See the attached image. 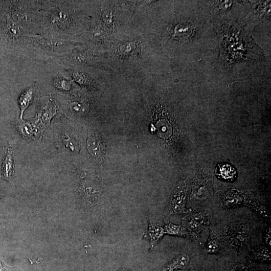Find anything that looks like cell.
Masks as SVG:
<instances>
[{
  "label": "cell",
  "instance_id": "5b68a950",
  "mask_svg": "<svg viewBox=\"0 0 271 271\" xmlns=\"http://www.w3.org/2000/svg\"><path fill=\"white\" fill-rule=\"evenodd\" d=\"M87 146L90 153L95 158H103L105 153V146L103 140L97 134L91 133L89 136Z\"/></svg>",
  "mask_w": 271,
  "mask_h": 271
},
{
  "label": "cell",
  "instance_id": "7402d4cb",
  "mask_svg": "<svg viewBox=\"0 0 271 271\" xmlns=\"http://www.w3.org/2000/svg\"><path fill=\"white\" fill-rule=\"evenodd\" d=\"M63 140L67 147L70 148L72 150H73L75 146L73 144L72 140L68 136V135H64Z\"/></svg>",
  "mask_w": 271,
  "mask_h": 271
},
{
  "label": "cell",
  "instance_id": "8fae6325",
  "mask_svg": "<svg viewBox=\"0 0 271 271\" xmlns=\"http://www.w3.org/2000/svg\"><path fill=\"white\" fill-rule=\"evenodd\" d=\"M34 92V89L32 88H29L23 91L19 97L18 102L21 110L19 120H23L24 113L33 100Z\"/></svg>",
  "mask_w": 271,
  "mask_h": 271
},
{
  "label": "cell",
  "instance_id": "ac0fdd59",
  "mask_svg": "<svg viewBox=\"0 0 271 271\" xmlns=\"http://www.w3.org/2000/svg\"><path fill=\"white\" fill-rule=\"evenodd\" d=\"M251 254L253 258L260 261H270L271 253L269 248L261 247L257 249L251 250Z\"/></svg>",
  "mask_w": 271,
  "mask_h": 271
},
{
  "label": "cell",
  "instance_id": "7c38bea8",
  "mask_svg": "<svg viewBox=\"0 0 271 271\" xmlns=\"http://www.w3.org/2000/svg\"><path fill=\"white\" fill-rule=\"evenodd\" d=\"M73 80L82 87L90 88L93 85V81L91 76L86 71L76 70L72 73Z\"/></svg>",
  "mask_w": 271,
  "mask_h": 271
},
{
  "label": "cell",
  "instance_id": "8992f818",
  "mask_svg": "<svg viewBox=\"0 0 271 271\" xmlns=\"http://www.w3.org/2000/svg\"><path fill=\"white\" fill-rule=\"evenodd\" d=\"M16 126L23 137L27 139L37 138L43 132V130L34 122H27L24 120H19Z\"/></svg>",
  "mask_w": 271,
  "mask_h": 271
},
{
  "label": "cell",
  "instance_id": "603a6c76",
  "mask_svg": "<svg viewBox=\"0 0 271 271\" xmlns=\"http://www.w3.org/2000/svg\"><path fill=\"white\" fill-rule=\"evenodd\" d=\"M271 228L270 226L268 228V229L267 230V233L265 236V241L266 244L268 245L270 247H271Z\"/></svg>",
  "mask_w": 271,
  "mask_h": 271
},
{
  "label": "cell",
  "instance_id": "9a60e30c",
  "mask_svg": "<svg viewBox=\"0 0 271 271\" xmlns=\"http://www.w3.org/2000/svg\"><path fill=\"white\" fill-rule=\"evenodd\" d=\"M204 250L207 254H218L220 253V248L219 242L214 232L210 230L207 241L204 247Z\"/></svg>",
  "mask_w": 271,
  "mask_h": 271
},
{
  "label": "cell",
  "instance_id": "2e32d148",
  "mask_svg": "<svg viewBox=\"0 0 271 271\" xmlns=\"http://www.w3.org/2000/svg\"><path fill=\"white\" fill-rule=\"evenodd\" d=\"M171 36L177 40L183 38L189 37L192 33L191 28L189 26L182 24H178L171 29Z\"/></svg>",
  "mask_w": 271,
  "mask_h": 271
},
{
  "label": "cell",
  "instance_id": "4fadbf2b",
  "mask_svg": "<svg viewBox=\"0 0 271 271\" xmlns=\"http://www.w3.org/2000/svg\"><path fill=\"white\" fill-rule=\"evenodd\" d=\"M217 176L221 179L226 181H233L236 178L237 173L235 169L230 165L221 164L217 168Z\"/></svg>",
  "mask_w": 271,
  "mask_h": 271
},
{
  "label": "cell",
  "instance_id": "ba28073f",
  "mask_svg": "<svg viewBox=\"0 0 271 271\" xmlns=\"http://www.w3.org/2000/svg\"><path fill=\"white\" fill-rule=\"evenodd\" d=\"M190 257L187 254L181 253L173 258L162 268V271H176L184 270L188 267Z\"/></svg>",
  "mask_w": 271,
  "mask_h": 271
},
{
  "label": "cell",
  "instance_id": "e0dca14e",
  "mask_svg": "<svg viewBox=\"0 0 271 271\" xmlns=\"http://www.w3.org/2000/svg\"><path fill=\"white\" fill-rule=\"evenodd\" d=\"M53 84L56 88L63 91H68L71 88V82L61 74H57L54 77Z\"/></svg>",
  "mask_w": 271,
  "mask_h": 271
},
{
  "label": "cell",
  "instance_id": "44dd1931",
  "mask_svg": "<svg viewBox=\"0 0 271 271\" xmlns=\"http://www.w3.org/2000/svg\"><path fill=\"white\" fill-rule=\"evenodd\" d=\"M0 271H21L15 267H11L5 265L0 259Z\"/></svg>",
  "mask_w": 271,
  "mask_h": 271
},
{
  "label": "cell",
  "instance_id": "9c48e42d",
  "mask_svg": "<svg viewBox=\"0 0 271 271\" xmlns=\"http://www.w3.org/2000/svg\"><path fill=\"white\" fill-rule=\"evenodd\" d=\"M148 235L150 239L151 249L156 246L165 235L164 228L159 225L148 221Z\"/></svg>",
  "mask_w": 271,
  "mask_h": 271
},
{
  "label": "cell",
  "instance_id": "3957f363",
  "mask_svg": "<svg viewBox=\"0 0 271 271\" xmlns=\"http://www.w3.org/2000/svg\"><path fill=\"white\" fill-rule=\"evenodd\" d=\"M186 189L180 186L174 192L170 201V210L173 214H186L191 210L186 207Z\"/></svg>",
  "mask_w": 271,
  "mask_h": 271
},
{
  "label": "cell",
  "instance_id": "ffe728a7",
  "mask_svg": "<svg viewBox=\"0 0 271 271\" xmlns=\"http://www.w3.org/2000/svg\"><path fill=\"white\" fill-rule=\"evenodd\" d=\"M6 24V30L9 36L12 38H18L21 36L22 31L18 24L12 19H9Z\"/></svg>",
  "mask_w": 271,
  "mask_h": 271
},
{
  "label": "cell",
  "instance_id": "277c9868",
  "mask_svg": "<svg viewBox=\"0 0 271 271\" xmlns=\"http://www.w3.org/2000/svg\"><path fill=\"white\" fill-rule=\"evenodd\" d=\"M56 113L55 104L50 101L38 113L36 118L33 122L44 130L50 124L51 120Z\"/></svg>",
  "mask_w": 271,
  "mask_h": 271
},
{
  "label": "cell",
  "instance_id": "30bf717a",
  "mask_svg": "<svg viewBox=\"0 0 271 271\" xmlns=\"http://www.w3.org/2000/svg\"><path fill=\"white\" fill-rule=\"evenodd\" d=\"M50 23L53 26L65 28L71 23L69 13L66 10L56 11L50 16Z\"/></svg>",
  "mask_w": 271,
  "mask_h": 271
},
{
  "label": "cell",
  "instance_id": "5bb4252c",
  "mask_svg": "<svg viewBox=\"0 0 271 271\" xmlns=\"http://www.w3.org/2000/svg\"><path fill=\"white\" fill-rule=\"evenodd\" d=\"M165 234L178 237L188 236L186 229L182 225H177L170 222L166 224L164 227Z\"/></svg>",
  "mask_w": 271,
  "mask_h": 271
},
{
  "label": "cell",
  "instance_id": "7a4b0ae2",
  "mask_svg": "<svg viewBox=\"0 0 271 271\" xmlns=\"http://www.w3.org/2000/svg\"><path fill=\"white\" fill-rule=\"evenodd\" d=\"M209 224L208 216L204 211H194L191 209L182 218V225L186 229L188 236L192 239H197Z\"/></svg>",
  "mask_w": 271,
  "mask_h": 271
},
{
  "label": "cell",
  "instance_id": "6da1fadb",
  "mask_svg": "<svg viewBox=\"0 0 271 271\" xmlns=\"http://www.w3.org/2000/svg\"><path fill=\"white\" fill-rule=\"evenodd\" d=\"M150 36L141 25L133 30L130 26L114 38L106 51L109 68L122 78L144 74V63L149 59Z\"/></svg>",
  "mask_w": 271,
  "mask_h": 271
},
{
  "label": "cell",
  "instance_id": "52a82bcc",
  "mask_svg": "<svg viewBox=\"0 0 271 271\" xmlns=\"http://www.w3.org/2000/svg\"><path fill=\"white\" fill-rule=\"evenodd\" d=\"M2 177L7 182L11 180L14 172V162L11 144L7 148L2 166Z\"/></svg>",
  "mask_w": 271,
  "mask_h": 271
},
{
  "label": "cell",
  "instance_id": "d6986e66",
  "mask_svg": "<svg viewBox=\"0 0 271 271\" xmlns=\"http://www.w3.org/2000/svg\"><path fill=\"white\" fill-rule=\"evenodd\" d=\"M248 231L246 227L244 226H239L236 229L234 233H231L232 239L236 240L235 242L237 244H241L246 242V241L248 238Z\"/></svg>",
  "mask_w": 271,
  "mask_h": 271
}]
</instances>
